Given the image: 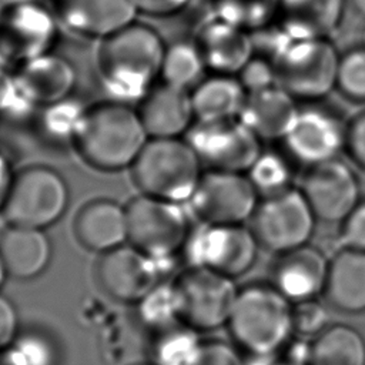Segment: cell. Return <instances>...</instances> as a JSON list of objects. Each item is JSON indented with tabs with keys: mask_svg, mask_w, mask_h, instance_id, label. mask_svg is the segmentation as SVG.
Listing matches in <instances>:
<instances>
[{
	"mask_svg": "<svg viewBox=\"0 0 365 365\" xmlns=\"http://www.w3.org/2000/svg\"><path fill=\"white\" fill-rule=\"evenodd\" d=\"M165 43L147 23L134 20L98 40L96 71L111 100L138 103L158 81Z\"/></svg>",
	"mask_w": 365,
	"mask_h": 365,
	"instance_id": "cell-1",
	"label": "cell"
},
{
	"mask_svg": "<svg viewBox=\"0 0 365 365\" xmlns=\"http://www.w3.org/2000/svg\"><path fill=\"white\" fill-rule=\"evenodd\" d=\"M147 140L135 108L110 98L88 104L73 150L90 168L114 173L130 168Z\"/></svg>",
	"mask_w": 365,
	"mask_h": 365,
	"instance_id": "cell-2",
	"label": "cell"
},
{
	"mask_svg": "<svg viewBox=\"0 0 365 365\" xmlns=\"http://www.w3.org/2000/svg\"><path fill=\"white\" fill-rule=\"evenodd\" d=\"M227 327L240 351L277 355L294 335L292 304L269 282L245 285L238 289Z\"/></svg>",
	"mask_w": 365,
	"mask_h": 365,
	"instance_id": "cell-3",
	"label": "cell"
},
{
	"mask_svg": "<svg viewBox=\"0 0 365 365\" xmlns=\"http://www.w3.org/2000/svg\"><path fill=\"white\" fill-rule=\"evenodd\" d=\"M202 164L185 138H148L130 167L140 194L188 202L202 174Z\"/></svg>",
	"mask_w": 365,
	"mask_h": 365,
	"instance_id": "cell-4",
	"label": "cell"
},
{
	"mask_svg": "<svg viewBox=\"0 0 365 365\" xmlns=\"http://www.w3.org/2000/svg\"><path fill=\"white\" fill-rule=\"evenodd\" d=\"M60 29L51 4L40 0L1 3L0 68L14 71L27 61L54 51Z\"/></svg>",
	"mask_w": 365,
	"mask_h": 365,
	"instance_id": "cell-5",
	"label": "cell"
},
{
	"mask_svg": "<svg viewBox=\"0 0 365 365\" xmlns=\"http://www.w3.org/2000/svg\"><path fill=\"white\" fill-rule=\"evenodd\" d=\"M338 61L331 38H291L272 60L278 86L299 103L324 100L335 90Z\"/></svg>",
	"mask_w": 365,
	"mask_h": 365,
	"instance_id": "cell-6",
	"label": "cell"
},
{
	"mask_svg": "<svg viewBox=\"0 0 365 365\" xmlns=\"http://www.w3.org/2000/svg\"><path fill=\"white\" fill-rule=\"evenodd\" d=\"M68 198V185L58 171L33 164L16 171L0 215L10 225L46 230L64 215Z\"/></svg>",
	"mask_w": 365,
	"mask_h": 365,
	"instance_id": "cell-7",
	"label": "cell"
},
{
	"mask_svg": "<svg viewBox=\"0 0 365 365\" xmlns=\"http://www.w3.org/2000/svg\"><path fill=\"white\" fill-rule=\"evenodd\" d=\"M125 212L128 244L154 259L182 252L192 228L182 204L138 194Z\"/></svg>",
	"mask_w": 365,
	"mask_h": 365,
	"instance_id": "cell-8",
	"label": "cell"
},
{
	"mask_svg": "<svg viewBox=\"0 0 365 365\" xmlns=\"http://www.w3.org/2000/svg\"><path fill=\"white\" fill-rule=\"evenodd\" d=\"M259 244L247 224L197 222L182 255L188 267H202L230 278L247 274L255 264Z\"/></svg>",
	"mask_w": 365,
	"mask_h": 365,
	"instance_id": "cell-9",
	"label": "cell"
},
{
	"mask_svg": "<svg viewBox=\"0 0 365 365\" xmlns=\"http://www.w3.org/2000/svg\"><path fill=\"white\" fill-rule=\"evenodd\" d=\"M173 282L182 325L197 332L227 327L240 289L234 278L202 267H187Z\"/></svg>",
	"mask_w": 365,
	"mask_h": 365,
	"instance_id": "cell-10",
	"label": "cell"
},
{
	"mask_svg": "<svg viewBox=\"0 0 365 365\" xmlns=\"http://www.w3.org/2000/svg\"><path fill=\"white\" fill-rule=\"evenodd\" d=\"M317 217L298 187L259 200L250 227L259 244L272 254H281L309 244Z\"/></svg>",
	"mask_w": 365,
	"mask_h": 365,
	"instance_id": "cell-11",
	"label": "cell"
},
{
	"mask_svg": "<svg viewBox=\"0 0 365 365\" xmlns=\"http://www.w3.org/2000/svg\"><path fill=\"white\" fill-rule=\"evenodd\" d=\"M348 121L342 114L319 101L299 104L295 120L284 137L282 148L298 165L311 167L339 158L345 153Z\"/></svg>",
	"mask_w": 365,
	"mask_h": 365,
	"instance_id": "cell-12",
	"label": "cell"
},
{
	"mask_svg": "<svg viewBox=\"0 0 365 365\" xmlns=\"http://www.w3.org/2000/svg\"><path fill=\"white\" fill-rule=\"evenodd\" d=\"M205 170L247 173L262 143L240 120L194 121L184 135Z\"/></svg>",
	"mask_w": 365,
	"mask_h": 365,
	"instance_id": "cell-13",
	"label": "cell"
},
{
	"mask_svg": "<svg viewBox=\"0 0 365 365\" xmlns=\"http://www.w3.org/2000/svg\"><path fill=\"white\" fill-rule=\"evenodd\" d=\"M259 200L245 173L204 170L188 204L200 222L245 224Z\"/></svg>",
	"mask_w": 365,
	"mask_h": 365,
	"instance_id": "cell-14",
	"label": "cell"
},
{
	"mask_svg": "<svg viewBox=\"0 0 365 365\" xmlns=\"http://www.w3.org/2000/svg\"><path fill=\"white\" fill-rule=\"evenodd\" d=\"M298 188L318 221L341 224L361 197L356 173L341 158L307 167Z\"/></svg>",
	"mask_w": 365,
	"mask_h": 365,
	"instance_id": "cell-15",
	"label": "cell"
},
{
	"mask_svg": "<svg viewBox=\"0 0 365 365\" xmlns=\"http://www.w3.org/2000/svg\"><path fill=\"white\" fill-rule=\"evenodd\" d=\"M94 275L108 297L133 304L163 281L155 261L128 242L98 254Z\"/></svg>",
	"mask_w": 365,
	"mask_h": 365,
	"instance_id": "cell-16",
	"label": "cell"
},
{
	"mask_svg": "<svg viewBox=\"0 0 365 365\" xmlns=\"http://www.w3.org/2000/svg\"><path fill=\"white\" fill-rule=\"evenodd\" d=\"M329 259L311 245H302L281 254L269 267V284L291 304L315 299L324 294Z\"/></svg>",
	"mask_w": 365,
	"mask_h": 365,
	"instance_id": "cell-17",
	"label": "cell"
},
{
	"mask_svg": "<svg viewBox=\"0 0 365 365\" xmlns=\"http://www.w3.org/2000/svg\"><path fill=\"white\" fill-rule=\"evenodd\" d=\"M51 7L68 31L101 40L137 17L133 0H51Z\"/></svg>",
	"mask_w": 365,
	"mask_h": 365,
	"instance_id": "cell-18",
	"label": "cell"
},
{
	"mask_svg": "<svg viewBox=\"0 0 365 365\" xmlns=\"http://www.w3.org/2000/svg\"><path fill=\"white\" fill-rule=\"evenodd\" d=\"M192 40L211 73L237 76L254 56L251 33L212 14L197 26Z\"/></svg>",
	"mask_w": 365,
	"mask_h": 365,
	"instance_id": "cell-19",
	"label": "cell"
},
{
	"mask_svg": "<svg viewBox=\"0 0 365 365\" xmlns=\"http://www.w3.org/2000/svg\"><path fill=\"white\" fill-rule=\"evenodd\" d=\"M148 138H180L195 121L188 90L158 81L135 106Z\"/></svg>",
	"mask_w": 365,
	"mask_h": 365,
	"instance_id": "cell-20",
	"label": "cell"
},
{
	"mask_svg": "<svg viewBox=\"0 0 365 365\" xmlns=\"http://www.w3.org/2000/svg\"><path fill=\"white\" fill-rule=\"evenodd\" d=\"M73 232L83 248L97 254L125 244V205L110 198H94L84 202L74 215Z\"/></svg>",
	"mask_w": 365,
	"mask_h": 365,
	"instance_id": "cell-21",
	"label": "cell"
},
{
	"mask_svg": "<svg viewBox=\"0 0 365 365\" xmlns=\"http://www.w3.org/2000/svg\"><path fill=\"white\" fill-rule=\"evenodd\" d=\"M299 108V101L281 86L248 93L240 120L261 143L282 141Z\"/></svg>",
	"mask_w": 365,
	"mask_h": 365,
	"instance_id": "cell-22",
	"label": "cell"
},
{
	"mask_svg": "<svg viewBox=\"0 0 365 365\" xmlns=\"http://www.w3.org/2000/svg\"><path fill=\"white\" fill-rule=\"evenodd\" d=\"M0 257L7 275L31 279L47 269L51 242L44 230L6 224L0 232Z\"/></svg>",
	"mask_w": 365,
	"mask_h": 365,
	"instance_id": "cell-23",
	"label": "cell"
},
{
	"mask_svg": "<svg viewBox=\"0 0 365 365\" xmlns=\"http://www.w3.org/2000/svg\"><path fill=\"white\" fill-rule=\"evenodd\" d=\"M26 94L38 107L74 93L76 68L56 51L36 57L14 70Z\"/></svg>",
	"mask_w": 365,
	"mask_h": 365,
	"instance_id": "cell-24",
	"label": "cell"
},
{
	"mask_svg": "<svg viewBox=\"0 0 365 365\" xmlns=\"http://www.w3.org/2000/svg\"><path fill=\"white\" fill-rule=\"evenodd\" d=\"M346 0H279L277 21L292 38H331Z\"/></svg>",
	"mask_w": 365,
	"mask_h": 365,
	"instance_id": "cell-25",
	"label": "cell"
},
{
	"mask_svg": "<svg viewBox=\"0 0 365 365\" xmlns=\"http://www.w3.org/2000/svg\"><path fill=\"white\" fill-rule=\"evenodd\" d=\"M322 297L339 312H365V252L339 248L329 258Z\"/></svg>",
	"mask_w": 365,
	"mask_h": 365,
	"instance_id": "cell-26",
	"label": "cell"
},
{
	"mask_svg": "<svg viewBox=\"0 0 365 365\" xmlns=\"http://www.w3.org/2000/svg\"><path fill=\"white\" fill-rule=\"evenodd\" d=\"M195 121L238 118L247 91L237 76L210 73L190 90Z\"/></svg>",
	"mask_w": 365,
	"mask_h": 365,
	"instance_id": "cell-27",
	"label": "cell"
},
{
	"mask_svg": "<svg viewBox=\"0 0 365 365\" xmlns=\"http://www.w3.org/2000/svg\"><path fill=\"white\" fill-rule=\"evenodd\" d=\"M88 104L74 93L54 103L38 107L30 125L36 138L46 147L73 148Z\"/></svg>",
	"mask_w": 365,
	"mask_h": 365,
	"instance_id": "cell-28",
	"label": "cell"
},
{
	"mask_svg": "<svg viewBox=\"0 0 365 365\" xmlns=\"http://www.w3.org/2000/svg\"><path fill=\"white\" fill-rule=\"evenodd\" d=\"M305 365H365V338L351 325L331 324L309 339Z\"/></svg>",
	"mask_w": 365,
	"mask_h": 365,
	"instance_id": "cell-29",
	"label": "cell"
},
{
	"mask_svg": "<svg viewBox=\"0 0 365 365\" xmlns=\"http://www.w3.org/2000/svg\"><path fill=\"white\" fill-rule=\"evenodd\" d=\"M295 170L297 163L284 148L262 147L245 174L259 198H264L295 187Z\"/></svg>",
	"mask_w": 365,
	"mask_h": 365,
	"instance_id": "cell-30",
	"label": "cell"
},
{
	"mask_svg": "<svg viewBox=\"0 0 365 365\" xmlns=\"http://www.w3.org/2000/svg\"><path fill=\"white\" fill-rule=\"evenodd\" d=\"M207 66L194 40H177L165 44L160 81L191 90L205 77Z\"/></svg>",
	"mask_w": 365,
	"mask_h": 365,
	"instance_id": "cell-31",
	"label": "cell"
},
{
	"mask_svg": "<svg viewBox=\"0 0 365 365\" xmlns=\"http://www.w3.org/2000/svg\"><path fill=\"white\" fill-rule=\"evenodd\" d=\"M278 3L279 0H208V11L251 33L277 20Z\"/></svg>",
	"mask_w": 365,
	"mask_h": 365,
	"instance_id": "cell-32",
	"label": "cell"
},
{
	"mask_svg": "<svg viewBox=\"0 0 365 365\" xmlns=\"http://www.w3.org/2000/svg\"><path fill=\"white\" fill-rule=\"evenodd\" d=\"M157 332L153 345L154 365H195L202 342L197 331L178 324Z\"/></svg>",
	"mask_w": 365,
	"mask_h": 365,
	"instance_id": "cell-33",
	"label": "cell"
},
{
	"mask_svg": "<svg viewBox=\"0 0 365 365\" xmlns=\"http://www.w3.org/2000/svg\"><path fill=\"white\" fill-rule=\"evenodd\" d=\"M137 308L140 319L157 332L181 324L178 298L173 281H160L137 302Z\"/></svg>",
	"mask_w": 365,
	"mask_h": 365,
	"instance_id": "cell-34",
	"label": "cell"
},
{
	"mask_svg": "<svg viewBox=\"0 0 365 365\" xmlns=\"http://www.w3.org/2000/svg\"><path fill=\"white\" fill-rule=\"evenodd\" d=\"M37 110L38 106L26 94L14 71L0 68V124L30 128Z\"/></svg>",
	"mask_w": 365,
	"mask_h": 365,
	"instance_id": "cell-35",
	"label": "cell"
},
{
	"mask_svg": "<svg viewBox=\"0 0 365 365\" xmlns=\"http://www.w3.org/2000/svg\"><path fill=\"white\" fill-rule=\"evenodd\" d=\"M335 90L352 103H365V44L339 53Z\"/></svg>",
	"mask_w": 365,
	"mask_h": 365,
	"instance_id": "cell-36",
	"label": "cell"
},
{
	"mask_svg": "<svg viewBox=\"0 0 365 365\" xmlns=\"http://www.w3.org/2000/svg\"><path fill=\"white\" fill-rule=\"evenodd\" d=\"M331 325L329 312L318 298L292 304L294 335L311 339Z\"/></svg>",
	"mask_w": 365,
	"mask_h": 365,
	"instance_id": "cell-37",
	"label": "cell"
},
{
	"mask_svg": "<svg viewBox=\"0 0 365 365\" xmlns=\"http://www.w3.org/2000/svg\"><path fill=\"white\" fill-rule=\"evenodd\" d=\"M240 83L248 93H255L277 86V70L272 60L254 54L237 74Z\"/></svg>",
	"mask_w": 365,
	"mask_h": 365,
	"instance_id": "cell-38",
	"label": "cell"
},
{
	"mask_svg": "<svg viewBox=\"0 0 365 365\" xmlns=\"http://www.w3.org/2000/svg\"><path fill=\"white\" fill-rule=\"evenodd\" d=\"M338 245L365 252V198H361L339 224Z\"/></svg>",
	"mask_w": 365,
	"mask_h": 365,
	"instance_id": "cell-39",
	"label": "cell"
},
{
	"mask_svg": "<svg viewBox=\"0 0 365 365\" xmlns=\"http://www.w3.org/2000/svg\"><path fill=\"white\" fill-rule=\"evenodd\" d=\"M26 361L27 365H53L54 351L50 342L36 334H29L20 338L13 346Z\"/></svg>",
	"mask_w": 365,
	"mask_h": 365,
	"instance_id": "cell-40",
	"label": "cell"
},
{
	"mask_svg": "<svg viewBox=\"0 0 365 365\" xmlns=\"http://www.w3.org/2000/svg\"><path fill=\"white\" fill-rule=\"evenodd\" d=\"M195 365H245L241 351L224 341L202 342Z\"/></svg>",
	"mask_w": 365,
	"mask_h": 365,
	"instance_id": "cell-41",
	"label": "cell"
},
{
	"mask_svg": "<svg viewBox=\"0 0 365 365\" xmlns=\"http://www.w3.org/2000/svg\"><path fill=\"white\" fill-rule=\"evenodd\" d=\"M345 153L355 165L365 171V110L348 121Z\"/></svg>",
	"mask_w": 365,
	"mask_h": 365,
	"instance_id": "cell-42",
	"label": "cell"
},
{
	"mask_svg": "<svg viewBox=\"0 0 365 365\" xmlns=\"http://www.w3.org/2000/svg\"><path fill=\"white\" fill-rule=\"evenodd\" d=\"M138 14L150 17H171L181 13L192 0H133Z\"/></svg>",
	"mask_w": 365,
	"mask_h": 365,
	"instance_id": "cell-43",
	"label": "cell"
},
{
	"mask_svg": "<svg viewBox=\"0 0 365 365\" xmlns=\"http://www.w3.org/2000/svg\"><path fill=\"white\" fill-rule=\"evenodd\" d=\"M17 334V314L13 304L0 295V351L9 348Z\"/></svg>",
	"mask_w": 365,
	"mask_h": 365,
	"instance_id": "cell-44",
	"label": "cell"
},
{
	"mask_svg": "<svg viewBox=\"0 0 365 365\" xmlns=\"http://www.w3.org/2000/svg\"><path fill=\"white\" fill-rule=\"evenodd\" d=\"M16 175V170L13 167V163L10 157L0 150V212L4 207L6 198L9 195L10 187L13 184Z\"/></svg>",
	"mask_w": 365,
	"mask_h": 365,
	"instance_id": "cell-45",
	"label": "cell"
},
{
	"mask_svg": "<svg viewBox=\"0 0 365 365\" xmlns=\"http://www.w3.org/2000/svg\"><path fill=\"white\" fill-rule=\"evenodd\" d=\"M0 365H27V364L14 348H7L4 351H0Z\"/></svg>",
	"mask_w": 365,
	"mask_h": 365,
	"instance_id": "cell-46",
	"label": "cell"
},
{
	"mask_svg": "<svg viewBox=\"0 0 365 365\" xmlns=\"http://www.w3.org/2000/svg\"><path fill=\"white\" fill-rule=\"evenodd\" d=\"M267 365H305V364H301V362H297V361H292L284 355H281V352L275 356H272L269 359V362Z\"/></svg>",
	"mask_w": 365,
	"mask_h": 365,
	"instance_id": "cell-47",
	"label": "cell"
},
{
	"mask_svg": "<svg viewBox=\"0 0 365 365\" xmlns=\"http://www.w3.org/2000/svg\"><path fill=\"white\" fill-rule=\"evenodd\" d=\"M346 1L351 4V7H352L358 14H361V16L365 17V0H346Z\"/></svg>",
	"mask_w": 365,
	"mask_h": 365,
	"instance_id": "cell-48",
	"label": "cell"
},
{
	"mask_svg": "<svg viewBox=\"0 0 365 365\" xmlns=\"http://www.w3.org/2000/svg\"><path fill=\"white\" fill-rule=\"evenodd\" d=\"M6 277H7V271H6L4 264H3V259H1V257H0V288H1V285L4 284Z\"/></svg>",
	"mask_w": 365,
	"mask_h": 365,
	"instance_id": "cell-49",
	"label": "cell"
},
{
	"mask_svg": "<svg viewBox=\"0 0 365 365\" xmlns=\"http://www.w3.org/2000/svg\"><path fill=\"white\" fill-rule=\"evenodd\" d=\"M11 1H21V0H1V3H11Z\"/></svg>",
	"mask_w": 365,
	"mask_h": 365,
	"instance_id": "cell-50",
	"label": "cell"
},
{
	"mask_svg": "<svg viewBox=\"0 0 365 365\" xmlns=\"http://www.w3.org/2000/svg\"><path fill=\"white\" fill-rule=\"evenodd\" d=\"M362 44H365V29H364V34H362Z\"/></svg>",
	"mask_w": 365,
	"mask_h": 365,
	"instance_id": "cell-51",
	"label": "cell"
},
{
	"mask_svg": "<svg viewBox=\"0 0 365 365\" xmlns=\"http://www.w3.org/2000/svg\"><path fill=\"white\" fill-rule=\"evenodd\" d=\"M135 365H154V364L151 362V364H135Z\"/></svg>",
	"mask_w": 365,
	"mask_h": 365,
	"instance_id": "cell-52",
	"label": "cell"
}]
</instances>
